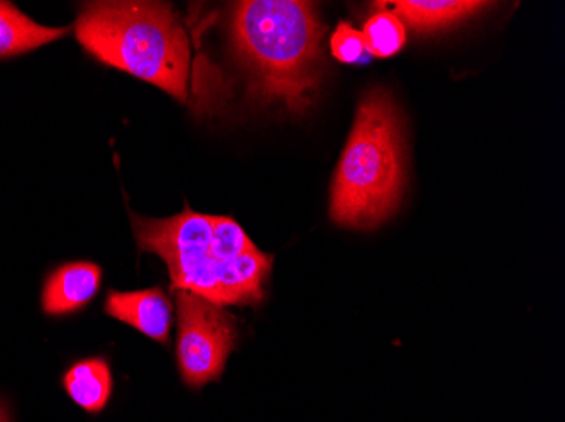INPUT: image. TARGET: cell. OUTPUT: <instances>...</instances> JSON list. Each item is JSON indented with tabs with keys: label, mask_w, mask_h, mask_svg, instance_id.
I'll return each mask as SVG.
<instances>
[{
	"label": "cell",
	"mask_w": 565,
	"mask_h": 422,
	"mask_svg": "<svg viewBox=\"0 0 565 422\" xmlns=\"http://www.w3.org/2000/svg\"><path fill=\"white\" fill-rule=\"evenodd\" d=\"M141 252L167 263L173 291H189L215 306H259L273 271V256L254 246L234 218L196 214L186 206L170 218L131 212Z\"/></svg>",
	"instance_id": "6da1fadb"
},
{
	"label": "cell",
	"mask_w": 565,
	"mask_h": 422,
	"mask_svg": "<svg viewBox=\"0 0 565 422\" xmlns=\"http://www.w3.org/2000/svg\"><path fill=\"white\" fill-rule=\"evenodd\" d=\"M327 28L316 4L298 0H246L234 4V50L249 75L256 101L294 116L312 107L323 73Z\"/></svg>",
	"instance_id": "7a4b0ae2"
},
{
	"label": "cell",
	"mask_w": 565,
	"mask_h": 422,
	"mask_svg": "<svg viewBox=\"0 0 565 422\" xmlns=\"http://www.w3.org/2000/svg\"><path fill=\"white\" fill-rule=\"evenodd\" d=\"M75 36L88 55L139 80L190 100L192 46L170 4L87 2L75 21Z\"/></svg>",
	"instance_id": "3957f363"
},
{
	"label": "cell",
	"mask_w": 565,
	"mask_h": 422,
	"mask_svg": "<svg viewBox=\"0 0 565 422\" xmlns=\"http://www.w3.org/2000/svg\"><path fill=\"white\" fill-rule=\"evenodd\" d=\"M405 188L403 122L392 95L373 88L359 104L330 192V217L348 228L388 220Z\"/></svg>",
	"instance_id": "277c9868"
},
{
	"label": "cell",
	"mask_w": 565,
	"mask_h": 422,
	"mask_svg": "<svg viewBox=\"0 0 565 422\" xmlns=\"http://www.w3.org/2000/svg\"><path fill=\"white\" fill-rule=\"evenodd\" d=\"M177 296V361L183 382L192 389L221 379L227 358L236 348L239 333L236 322L221 306L189 291Z\"/></svg>",
	"instance_id": "5b68a950"
},
{
	"label": "cell",
	"mask_w": 565,
	"mask_h": 422,
	"mask_svg": "<svg viewBox=\"0 0 565 422\" xmlns=\"http://www.w3.org/2000/svg\"><path fill=\"white\" fill-rule=\"evenodd\" d=\"M102 269L88 260L66 262L46 275L41 289V311L50 318H63L85 310L98 294Z\"/></svg>",
	"instance_id": "8992f818"
},
{
	"label": "cell",
	"mask_w": 565,
	"mask_h": 422,
	"mask_svg": "<svg viewBox=\"0 0 565 422\" xmlns=\"http://www.w3.org/2000/svg\"><path fill=\"white\" fill-rule=\"evenodd\" d=\"M104 311L161 345L170 343L173 306L163 289H142L127 293L110 289Z\"/></svg>",
	"instance_id": "52a82bcc"
},
{
	"label": "cell",
	"mask_w": 565,
	"mask_h": 422,
	"mask_svg": "<svg viewBox=\"0 0 565 422\" xmlns=\"http://www.w3.org/2000/svg\"><path fill=\"white\" fill-rule=\"evenodd\" d=\"M488 2L479 0H395V2H381L377 8L386 9L402 19L418 33H435L468 21L472 15L479 14Z\"/></svg>",
	"instance_id": "ba28073f"
},
{
	"label": "cell",
	"mask_w": 565,
	"mask_h": 422,
	"mask_svg": "<svg viewBox=\"0 0 565 422\" xmlns=\"http://www.w3.org/2000/svg\"><path fill=\"white\" fill-rule=\"evenodd\" d=\"M72 28H47L0 0V62L30 55L33 51L68 36Z\"/></svg>",
	"instance_id": "9c48e42d"
},
{
	"label": "cell",
	"mask_w": 565,
	"mask_h": 422,
	"mask_svg": "<svg viewBox=\"0 0 565 422\" xmlns=\"http://www.w3.org/2000/svg\"><path fill=\"white\" fill-rule=\"evenodd\" d=\"M62 386L78 408L88 414H100L113 396L114 380L109 361L104 357L75 361L63 374Z\"/></svg>",
	"instance_id": "30bf717a"
},
{
	"label": "cell",
	"mask_w": 565,
	"mask_h": 422,
	"mask_svg": "<svg viewBox=\"0 0 565 422\" xmlns=\"http://www.w3.org/2000/svg\"><path fill=\"white\" fill-rule=\"evenodd\" d=\"M364 43L367 55L374 58L395 56L406 43V28L402 19L386 9L380 8L364 24Z\"/></svg>",
	"instance_id": "8fae6325"
},
{
	"label": "cell",
	"mask_w": 565,
	"mask_h": 422,
	"mask_svg": "<svg viewBox=\"0 0 565 422\" xmlns=\"http://www.w3.org/2000/svg\"><path fill=\"white\" fill-rule=\"evenodd\" d=\"M330 50L333 58L342 63H358L367 55L363 33L354 30L348 22L338 25V30L330 37Z\"/></svg>",
	"instance_id": "7c38bea8"
},
{
	"label": "cell",
	"mask_w": 565,
	"mask_h": 422,
	"mask_svg": "<svg viewBox=\"0 0 565 422\" xmlns=\"http://www.w3.org/2000/svg\"><path fill=\"white\" fill-rule=\"evenodd\" d=\"M0 422H12L11 405L4 398H0Z\"/></svg>",
	"instance_id": "4fadbf2b"
}]
</instances>
